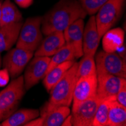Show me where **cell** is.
<instances>
[{
    "label": "cell",
    "mask_w": 126,
    "mask_h": 126,
    "mask_svg": "<svg viewBox=\"0 0 126 126\" xmlns=\"http://www.w3.org/2000/svg\"><path fill=\"white\" fill-rule=\"evenodd\" d=\"M77 67L78 62L75 61L59 81L49 91V104L55 106L70 107L73 101L74 88L77 81L76 76Z\"/></svg>",
    "instance_id": "cell-2"
},
{
    "label": "cell",
    "mask_w": 126,
    "mask_h": 126,
    "mask_svg": "<svg viewBox=\"0 0 126 126\" xmlns=\"http://www.w3.org/2000/svg\"><path fill=\"white\" fill-rule=\"evenodd\" d=\"M2 57H1V54H0V68L2 66Z\"/></svg>",
    "instance_id": "cell-30"
},
{
    "label": "cell",
    "mask_w": 126,
    "mask_h": 126,
    "mask_svg": "<svg viewBox=\"0 0 126 126\" xmlns=\"http://www.w3.org/2000/svg\"><path fill=\"white\" fill-rule=\"evenodd\" d=\"M25 126H42V119L41 117H37L30 122H28Z\"/></svg>",
    "instance_id": "cell-29"
},
{
    "label": "cell",
    "mask_w": 126,
    "mask_h": 126,
    "mask_svg": "<svg viewBox=\"0 0 126 126\" xmlns=\"http://www.w3.org/2000/svg\"><path fill=\"white\" fill-rule=\"evenodd\" d=\"M15 1L20 7L23 8L30 7L33 2V0H15Z\"/></svg>",
    "instance_id": "cell-28"
},
{
    "label": "cell",
    "mask_w": 126,
    "mask_h": 126,
    "mask_svg": "<svg viewBox=\"0 0 126 126\" xmlns=\"http://www.w3.org/2000/svg\"><path fill=\"white\" fill-rule=\"evenodd\" d=\"M50 59V57L35 56V58L31 60L27 65L24 75L23 76L25 90L30 89L45 77Z\"/></svg>",
    "instance_id": "cell-9"
},
{
    "label": "cell",
    "mask_w": 126,
    "mask_h": 126,
    "mask_svg": "<svg viewBox=\"0 0 126 126\" xmlns=\"http://www.w3.org/2000/svg\"><path fill=\"white\" fill-rule=\"evenodd\" d=\"M86 15L77 0H61L42 17V32L47 36L53 32H63L74 21L84 19Z\"/></svg>",
    "instance_id": "cell-1"
},
{
    "label": "cell",
    "mask_w": 126,
    "mask_h": 126,
    "mask_svg": "<svg viewBox=\"0 0 126 126\" xmlns=\"http://www.w3.org/2000/svg\"><path fill=\"white\" fill-rule=\"evenodd\" d=\"M100 38L97 29L95 16L91 15L83 30L82 51L83 54L94 56L99 46Z\"/></svg>",
    "instance_id": "cell-14"
},
{
    "label": "cell",
    "mask_w": 126,
    "mask_h": 126,
    "mask_svg": "<svg viewBox=\"0 0 126 126\" xmlns=\"http://www.w3.org/2000/svg\"><path fill=\"white\" fill-rule=\"evenodd\" d=\"M96 73L111 74L122 78L126 77V66L124 61L116 52L99 51L95 57Z\"/></svg>",
    "instance_id": "cell-6"
},
{
    "label": "cell",
    "mask_w": 126,
    "mask_h": 126,
    "mask_svg": "<svg viewBox=\"0 0 126 126\" xmlns=\"http://www.w3.org/2000/svg\"><path fill=\"white\" fill-rule=\"evenodd\" d=\"M125 3V0H107L97 11L95 21L100 39L119 20L123 13Z\"/></svg>",
    "instance_id": "cell-4"
},
{
    "label": "cell",
    "mask_w": 126,
    "mask_h": 126,
    "mask_svg": "<svg viewBox=\"0 0 126 126\" xmlns=\"http://www.w3.org/2000/svg\"><path fill=\"white\" fill-rule=\"evenodd\" d=\"M33 54L32 51L16 47L5 55L2 66L8 71L10 76L15 79L21 74Z\"/></svg>",
    "instance_id": "cell-7"
},
{
    "label": "cell",
    "mask_w": 126,
    "mask_h": 126,
    "mask_svg": "<svg viewBox=\"0 0 126 126\" xmlns=\"http://www.w3.org/2000/svg\"><path fill=\"white\" fill-rule=\"evenodd\" d=\"M126 108L121 106L113 98L111 100L107 126H125Z\"/></svg>",
    "instance_id": "cell-21"
},
{
    "label": "cell",
    "mask_w": 126,
    "mask_h": 126,
    "mask_svg": "<svg viewBox=\"0 0 126 126\" xmlns=\"http://www.w3.org/2000/svg\"><path fill=\"white\" fill-rule=\"evenodd\" d=\"M39 111L35 109H21L16 110L1 123L2 126L25 125L28 122L39 116Z\"/></svg>",
    "instance_id": "cell-18"
},
{
    "label": "cell",
    "mask_w": 126,
    "mask_h": 126,
    "mask_svg": "<svg viewBox=\"0 0 126 126\" xmlns=\"http://www.w3.org/2000/svg\"><path fill=\"white\" fill-rule=\"evenodd\" d=\"M10 75L6 69L0 70V87L5 86L9 82Z\"/></svg>",
    "instance_id": "cell-27"
},
{
    "label": "cell",
    "mask_w": 126,
    "mask_h": 126,
    "mask_svg": "<svg viewBox=\"0 0 126 126\" xmlns=\"http://www.w3.org/2000/svg\"><path fill=\"white\" fill-rule=\"evenodd\" d=\"M103 50L107 52H116L124 44L125 32L122 28H113L107 30L102 36Z\"/></svg>",
    "instance_id": "cell-17"
},
{
    "label": "cell",
    "mask_w": 126,
    "mask_h": 126,
    "mask_svg": "<svg viewBox=\"0 0 126 126\" xmlns=\"http://www.w3.org/2000/svg\"><path fill=\"white\" fill-rule=\"evenodd\" d=\"M42 17H28L20 30L16 42V47L34 52L42 40L41 30Z\"/></svg>",
    "instance_id": "cell-5"
},
{
    "label": "cell",
    "mask_w": 126,
    "mask_h": 126,
    "mask_svg": "<svg viewBox=\"0 0 126 126\" xmlns=\"http://www.w3.org/2000/svg\"><path fill=\"white\" fill-rule=\"evenodd\" d=\"M94 74H97L94 56L90 54H83L82 58L78 63L76 75V79H79L80 77L88 76Z\"/></svg>",
    "instance_id": "cell-23"
},
{
    "label": "cell",
    "mask_w": 126,
    "mask_h": 126,
    "mask_svg": "<svg viewBox=\"0 0 126 126\" xmlns=\"http://www.w3.org/2000/svg\"><path fill=\"white\" fill-rule=\"evenodd\" d=\"M116 101L123 107L126 108V85H124L115 96Z\"/></svg>",
    "instance_id": "cell-26"
},
{
    "label": "cell",
    "mask_w": 126,
    "mask_h": 126,
    "mask_svg": "<svg viewBox=\"0 0 126 126\" xmlns=\"http://www.w3.org/2000/svg\"><path fill=\"white\" fill-rule=\"evenodd\" d=\"M97 77V97L100 100L115 97L118 91L126 85L125 78L111 74H100Z\"/></svg>",
    "instance_id": "cell-11"
},
{
    "label": "cell",
    "mask_w": 126,
    "mask_h": 126,
    "mask_svg": "<svg viewBox=\"0 0 126 126\" xmlns=\"http://www.w3.org/2000/svg\"><path fill=\"white\" fill-rule=\"evenodd\" d=\"M1 5H2V2H1V0H0V11H1Z\"/></svg>",
    "instance_id": "cell-31"
},
{
    "label": "cell",
    "mask_w": 126,
    "mask_h": 126,
    "mask_svg": "<svg viewBox=\"0 0 126 126\" xmlns=\"http://www.w3.org/2000/svg\"><path fill=\"white\" fill-rule=\"evenodd\" d=\"M66 44L63 32L62 31H56L49 33L43 40H42L39 46L35 51V56L51 57L58 52Z\"/></svg>",
    "instance_id": "cell-15"
},
{
    "label": "cell",
    "mask_w": 126,
    "mask_h": 126,
    "mask_svg": "<svg viewBox=\"0 0 126 126\" xmlns=\"http://www.w3.org/2000/svg\"><path fill=\"white\" fill-rule=\"evenodd\" d=\"M77 1L85 11L87 15H94L107 0H77Z\"/></svg>",
    "instance_id": "cell-25"
},
{
    "label": "cell",
    "mask_w": 126,
    "mask_h": 126,
    "mask_svg": "<svg viewBox=\"0 0 126 126\" xmlns=\"http://www.w3.org/2000/svg\"><path fill=\"white\" fill-rule=\"evenodd\" d=\"M85 27L84 20L79 18L68 26L63 31V36L66 43L71 45L75 51L76 59L83 56L82 38Z\"/></svg>",
    "instance_id": "cell-12"
},
{
    "label": "cell",
    "mask_w": 126,
    "mask_h": 126,
    "mask_svg": "<svg viewBox=\"0 0 126 126\" xmlns=\"http://www.w3.org/2000/svg\"><path fill=\"white\" fill-rule=\"evenodd\" d=\"M22 14L11 0H5L0 11V27L22 21Z\"/></svg>",
    "instance_id": "cell-19"
},
{
    "label": "cell",
    "mask_w": 126,
    "mask_h": 126,
    "mask_svg": "<svg viewBox=\"0 0 126 126\" xmlns=\"http://www.w3.org/2000/svg\"><path fill=\"white\" fill-rule=\"evenodd\" d=\"M74 62L75 61H68L63 62L58 66H54L45 76L43 79V85L48 92L52 88V87L64 75V73L70 69V67L74 63Z\"/></svg>",
    "instance_id": "cell-20"
},
{
    "label": "cell",
    "mask_w": 126,
    "mask_h": 126,
    "mask_svg": "<svg viewBox=\"0 0 126 126\" xmlns=\"http://www.w3.org/2000/svg\"><path fill=\"white\" fill-rule=\"evenodd\" d=\"M100 102V100L96 96L72 108L71 115H70V125L92 126L95 112Z\"/></svg>",
    "instance_id": "cell-8"
},
{
    "label": "cell",
    "mask_w": 126,
    "mask_h": 126,
    "mask_svg": "<svg viewBox=\"0 0 126 126\" xmlns=\"http://www.w3.org/2000/svg\"><path fill=\"white\" fill-rule=\"evenodd\" d=\"M70 110L66 106H55L46 103L41 111L42 126H60L70 116Z\"/></svg>",
    "instance_id": "cell-13"
},
{
    "label": "cell",
    "mask_w": 126,
    "mask_h": 126,
    "mask_svg": "<svg viewBox=\"0 0 126 126\" xmlns=\"http://www.w3.org/2000/svg\"><path fill=\"white\" fill-rule=\"evenodd\" d=\"M26 92L24 77L19 76L0 92V122L15 112Z\"/></svg>",
    "instance_id": "cell-3"
},
{
    "label": "cell",
    "mask_w": 126,
    "mask_h": 126,
    "mask_svg": "<svg viewBox=\"0 0 126 126\" xmlns=\"http://www.w3.org/2000/svg\"><path fill=\"white\" fill-rule=\"evenodd\" d=\"M23 22L19 21L0 27V54L9 50L17 42Z\"/></svg>",
    "instance_id": "cell-16"
},
{
    "label": "cell",
    "mask_w": 126,
    "mask_h": 126,
    "mask_svg": "<svg viewBox=\"0 0 126 126\" xmlns=\"http://www.w3.org/2000/svg\"><path fill=\"white\" fill-rule=\"evenodd\" d=\"M97 74L80 77L77 79L73 91V108L83 101L97 96Z\"/></svg>",
    "instance_id": "cell-10"
},
{
    "label": "cell",
    "mask_w": 126,
    "mask_h": 126,
    "mask_svg": "<svg viewBox=\"0 0 126 126\" xmlns=\"http://www.w3.org/2000/svg\"><path fill=\"white\" fill-rule=\"evenodd\" d=\"M115 97L100 100L95 112L92 126H107L111 100Z\"/></svg>",
    "instance_id": "cell-24"
},
{
    "label": "cell",
    "mask_w": 126,
    "mask_h": 126,
    "mask_svg": "<svg viewBox=\"0 0 126 126\" xmlns=\"http://www.w3.org/2000/svg\"><path fill=\"white\" fill-rule=\"evenodd\" d=\"M75 59L76 56L74 48L71 45L66 43L58 52H56L52 56V58H51L46 74L54 66L68 61H75Z\"/></svg>",
    "instance_id": "cell-22"
}]
</instances>
